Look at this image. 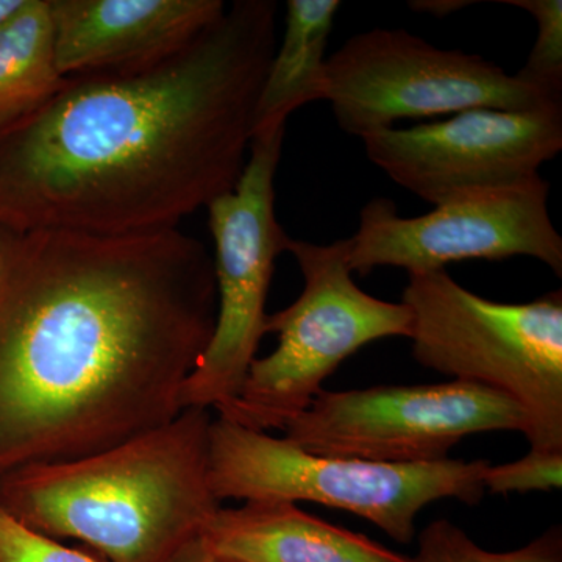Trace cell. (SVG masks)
<instances>
[{
    "mask_svg": "<svg viewBox=\"0 0 562 562\" xmlns=\"http://www.w3.org/2000/svg\"><path fill=\"white\" fill-rule=\"evenodd\" d=\"M216 316L213 258L179 227L0 233V476L172 420Z\"/></svg>",
    "mask_w": 562,
    "mask_h": 562,
    "instance_id": "6da1fadb",
    "label": "cell"
},
{
    "mask_svg": "<svg viewBox=\"0 0 562 562\" xmlns=\"http://www.w3.org/2000/svg\"><path fill=\"white\" fill-rule=\"evenodd\" d=\"M277 16L276 0H235L168 60L68 77L0 133V233L168 231L231 192L249 157Z\"/></svg>",
    "mask_w": 562,
    "mask_h": 562,
    "instance_id": "7a4b0ae2",
    "label": "cell"
},
{
    "mask_svg": "<svg viewBox=\"0 0 562 562\" xmlns=\"http://www.w3.org/2000/svg\"><path fill=\"white\" fill-rule=\"evenodd\" d=\"M213 417L210 409H181L102 452L5 473L0 509L106 562H183L222 508L210 479Z\"/></svg>",
    "mask_w": 562,
    "mask_h": 562,
    "instance_id": "3957f363",
    "label": "cell"
},
{
    "mask_svg": "<svg viewBox=\"0 0 562 562\" xmlns=\"http://www.w3.org/2000/svg\"><path fill=\"white\" fill-rule=\"evenodd\" d=\"M413 358L424 368L508 395L528 417L531 450L562 452V292L490 301L446 269L409 272Z\"/></svg>",
    "mask_w": 562,
    "mask_h": 562,
    "instance_id": "277c9868",
    "label": "cell"
},
{
    "mask_svg": "<svg viewBox=\"0 0 562 562\" xmlns=\"http://www.w3.org/2000/svg\"><path fill=\"white\" fill-rule=\"evenodd\" d=\"M486 460L386 464L321 457L286 438L214 416L210 479L224 501L313 502L349 512L401 543H412L416 519L432 502L480 505Z\"/></svg>",
    "mask_w": 562,
    "mask_h": 562,
    "instance_id": "5b68a950",
    "label": "cell"
},
{
    "mask_svg": "<svg viewBox=\"0 0 562 562\" xmlns=\"http://www.w3.org/2000/svg\"><path fill=\"white\" fill-rule=\"evenodd\" d=\"M286 251L302 272L301 295L268 314L265 333H273L279 346L255 358L235 401L216 414L255 431L283 430L362 347L412 335L408 306L373 297L355 283L349 238L330 244L291 238Z\"/></svg>",
    "mask_w": 562,
    "mask_h": 562,
    "instance_id": "8992f818",
    "label": "cell"
},
{
    "mask_svg": "<svg viewBox=\"0 0 562 562\" xmlns=\"http://www.w3.org/2000/svg\"><path fill=\"white\" fill-rule=\"evenodd\" d=\"M322 101L342 132L364 138L402 120L473 109L522 111L562 103L479 54L439 49L403 29H372L325 63Z\"/></svg>",
    "mask_w": 562,
    "mask_h": 562,
    "instance_id": "52a82bcc",
    "label": "cell"
},
{
    "mask_svg": "<svg viewBox=\"0 0 562 562\" xmlns=\"http://www.w3.org/2000/svg\"><path fill=\"white\" fill-rule=\"evenodd\" d=\"M284 131L286 125L255 133L238 183L206 206L216 250V327L181 387V409L224 412L258 358L273 268L291 239L276 216V173Z\"/></svg>",
    "mask_w": 562,
    "mask_h": 562,
    "instance_id": "ba28073f",
    "label": "cell"
},
{
    "mask_svg": "<svg viewBox=\"0 0 562 562\" xmlns=\"http://www.w3.org/2000/svg\"><path fill=\"white\" fill-rule=\"evenodd\" d=\"M284 438L305 452L386 464L449 460L468 436L520 431L528 417L508 395L461 382L319 391L288 422Z\"/></svg>",
    "mask_w": 562,
    "mask_h": 562,
    "instance_id": "9c48e42d",
    "label": "cell"
},
{
    "mask_svg": "<svg viewBox=\"0 0 562 562\" xmlns=\"http://www.w3.org/2000/svg\"><path fill=\"white\" fill-rule=\"evenodd\" d=\"M541 173L520 183L450 195L430 213L403 217L390 199L366 203L350 236L351 272L375 268L442 271L450 262L530 257L562 276V238L549 213Z\"/></svg>",
    "mask_w": 562,
    "mask_h": 562,
    "instance_id": "30bf717a",
    "label": "cell"
},
{
    "mask_svg": "<svg viewBox=\"0 0 562 562\" xmlns=\"http://www.w3.org/2000/svg\"><path fill=\"white\" fill-rule=\"evenodd\" d=\"M362 143L376 168L435 206L458 192L539 176L562 150V103L465 110L449 120L372 133Z\"/></svg>",
    "mask_w": 562,
    "mask_h": 562,
    "instance_id": "8fae6325",
    "label": "cell"
},
{
    "mask_svg": "<svg viewBox=\"0 0 562 562\" xmlns=\"http://www.w3.org/2000/svg\"><path fill=\"white\" fill-rule=\"evenodd\" d=\"M227 9L224 0H49L61 76L132 72L190 46Z\"/></svg>",
    "mask_w": 562,
    "mask_h": 562,
    "instance_id": "7c38bea8",
    "label": "cell"
},
{
    "mask_svg": "<svg viewBox=\"0 0 562 562\" xmlns=\"http://www.w3.org/2000/svg\"><path fill=\"white\" fill-rule=\"evenodd\" d=\"M199 547L231 562H403L406 558L283 501L221 508Z\"/></svg>",
    "mask_w": 562,
    "mask_h": 562,
    "instance_id": "4fadbf2b",
    "label": "cell"
},
{
    "mask_svg": "<svg viewBox=\"0 0 562 562\" xmlns=\"http://www.w3.org/2000/svg\"><path fill=\"white\" fill-rule=\"evenodd\" d=\"M339 7L338 0H288L283 38L258 98L254 135L286 125L295 110L322 101L325 50Z\"/></svg>",
    "mask_w": 562,
    "mask_h": 562,
    "instance_id": "5bb4252c",
    "label": "cell"
},
{
    "mask_svg": "<svg viewBox=\"0 0 562 562\" xmlns=\"http://www.w3.org/2000/svg\"><path fill=\"white\" fill-rule=\"evenodd\" d=\"M66 81L55 60L49 0H22L0 25V133L47 105Z\"/></svg>",
    "mask_w": 562,
    "mask_h": 562,
    "instance_id": "9a60e30c",
    "label": "cell"
},
{
    "mask_svg": "<svg viewBox=\"0 0 562 562\" xmlns=\"http://www.w3.org/2000/svg\"><path fill=\"white\" fill-rule=\"evenodd\" d=\"M403 562H562V528L553 525L513 552H487L447 519L428 524L417 538V552Z\"/></svg>",
    "mask_w": 562,
    "mask_h": 562,
    "instance_id": "2e32d148",
    "label": "cell"
},
{
    "mask_svg": "<svg viewBox=\"0 0 562 562\" xmlns=\"http://www.w3.org/2000/svg\"><path fill=\"white\" fill-rule=\"evenodd\" d=\"M527 11L538 24V36L524 68L516 74L525 83L562 98L561 0H502Z\"/></svg>",
    "mask_w": 562,
    "mask_h": 562,
    "instance_id": "e0dca14e",
    "label": "cell"
},
{
    "mask_svg": "<svg viewBox=\"0 0 562 562\" xmlns=\"http://www.w3.org/2000/svg\"><path fill=\"white\" fill-rule=\"evenodd\" d=\"M562 452L531 450L508 464L487 465L483 473L484 490L492 494L553 491L562 486Z\"/></svg>",
    "mask_w": 562,
    "mask_h": 562,
    "instance_id": "ac0fdd59",
    "label": "cell"
},
{
    "mask_svg": "<svg viewBox=\"0 0 562 562\" xmlns=\"http://www.w3.org/2000/svg\"><path fill=\"white\" fill-rule=\"evenodd\" d=\"M0 562H102L24 527L0 509Z\"/></svg>",
    "mask_w": 562,
    "mask_h": 562,
    "instance_id": "d6986e66",
    "label": "cell"
},
{
    "mask_svg": "<svg viewBox=\"0 0 562 562\" xmlns=\"http://www.w3.org/2000/svg\"><path fill=\"white\" fill-rule=\"evenodd\" d=\"M475 2H460V0H417V2H409V9L443 18Z\"/></svg>",
    "mask_w": 562,
    "mask_h": 562,
    "instance_id": "ffe728a7",
    "label": "cell"
},
{
    "mask_svg": "<svg viewBox=\"0 0 562 562\" xmlns=\"http://www.w3.org/2000/svg\"><path fill=\"white\" fill-rule=\"evenodd\" d=\"M22 5V0H0V25Z\"/></svg>",
    "mask_w": 562,
    "mask_h": 562,
    "instance_id": "44dd1931",
    "label": "cell"
},
{
    "mask_svg": "<svg viewBox=\"0 0 562 562\" xmlns=\"http://www.w3.org/2000/svg\"><path fill=\"white\" fill-rule=\"evenodd\" d=\"M183 562H231L221 560V558L213 557V554L203 552L201 547H198L195 552H192L190 557L187 558Z\"/></svg>",
    "mask_w": 562,
    "mask_h": 562,
    "instance_id": "7402d4cb",
    "label": "cell"
}]
</instances>
